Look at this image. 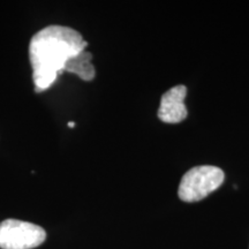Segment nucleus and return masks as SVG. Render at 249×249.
<instances>
[{
	"mask_svg": "<svg viewBox=\"0 0 249 249\" xmlns=\"http://www.w3.org/2000/svg\"><path fill=\"white\" fill-rule=\"evenodd\" d=\"M87 46L82 35L70 27L49 26L36 33L29 44L35 91L48 90L64 73L67 61Z\"/></svg>",
	"mask_w": 249,
	"mask_h": 249,
	"instance_id": "nucleus-1",
	"label": "nucleus"
},
{
	"mask_svg": "<svg viewBox=\"0 0 249 249\" xmlns=\"http://www.w3.org/2000/svg\"><path fill=\"white\" fill-rule=\"evenodd\" d=\"M222 169L211 165L193 167L182 177L178 195L183 202H197L216 191L224 182Z\"/></svg>",
	"mask_w": 249,
	"mask_h": 249,
	"instance_id": "nucleus-2",
	"label": "nucleus"
},
{
	"mask_svg": "<svg viewBox=\"0 0 249 249\" xmlns=\"http://www.w3.org/2000/svg\"><path fill=\"white\" fill-rule=\"evenodd\" d=\"M46 240V232L36 224L18 219L0 223V248L34 249Z\"/></svg>",
	"mask_w": 249,
	"mask_h": 249,
	"instance_id": "nucleus-3",
	"label": "nucleus"
},
{
	"mask_svg": "<svg viewBox=\"0 0 249 249\" xmlns=\"http://www.w3.org/2000/svg\"><path fill=\"white\" fill-rule=\"evenodd\" d=\"M187 88L185 86H176L161 96L158 118L166 124H179L187 118L185 98Z\"/></svg>",
	"mask_w": 249,
	"mask_h": 249,
	"instance_id": "nucleus-4",
	"label": "nucleus"
},
{
	"mask_svg": "<svg viewBox=\"0 0 249 249\" xmlns=\"http://www.w3.org/2000/svg\"><path fill=\"white\" fill-rule=\"evenodd\" d=\"M91 59L92 54L85 50L67 61L64 71L76 74L83 81H92L96 75V71Z\"/></svg>",
	"mask_w": 249,
	"mask_h": 249,
	"instance_id": "nucleus-5",
	"label": "nucleus"
},
{
	"mask_svg": "<svg viewBox=\"0 0 249 249\" xmlns=\"http://www.w3.org/2000/svg\"><path fill=\"white\" fill-rule=\"evenodd\" d=\"M74 126H75V124H74V123L68 124V127H71H71H74Z\"/></svg>",
	"mask_w": 249,
	"mask_h": 249,
	"instance_id": "nucleus-6",
	"label": "nucleus"
}]
</instances>
